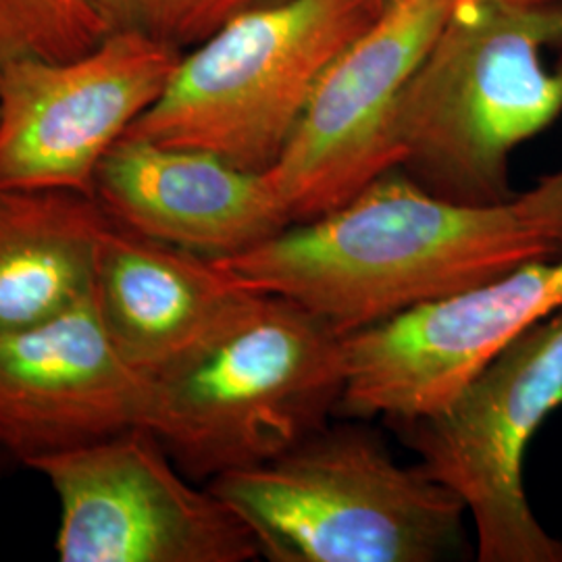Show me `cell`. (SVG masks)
<instances>
[{
  "label": "cell",
  "mask_w": 562,
  "mask_h": 562,
  "mask_svg": "<svg viewBox=\"0 0 562 562\" xmlns=\"http://www.w3.org/2000/svg\"><path fill=\"white\" fill-rule=\"evenodd\" d=\"M562 255V225L527 206L446 201L392 169L338 209L215 259L250 292L301 304L340 336Z\"/></svg>",
  "instance_id": "cell-1"
},
{
  "label": "cell",
  "mask_w": 562,
  "mask_h": 562,
  "mask_svg": "<svg viewBox=\"0 0 562 562\" xmlns=\"http://www.w3.org/2000/svg\"><path fill=\"white\" fill-rule=\"evenodd\" d=\"M562 115V0H459L396 111L398 167L446 201L503 204L510 155Z\"/></svg>",
  "instance_id": "cell-2"
},
{
  "label": "cell",
  "mask_w": 562,
  "mask_h": 562,
  "mask_svg": "<svg viewBox=\"0 0 562 562\" xmlns=\"http://www.w3.org/2000/svg\"><path fill=\"white\" fill-rule=\"evenodd\" d=\"M344 336L301 304L246 292L148 375L146 429L192 482L273 461L338 415Z\"/></svg>",
  "instance_id": "cell-3"
},
{
  "label": "cell",
  "mask_w": 562,
  "mask_h": 562,
  "mask_svg": "<svg viewBox=\"0 0 562 562\" xmlns=\"http://www.w3.org/2000/svg\"><path fill=\"white\" fill-rule=\"evenodd\" d=\"M206 485L271 562H440L464 542L461 498L357 423H327L278 459Z\"/></svg>",
  "instance_id": "cell-4"
},
{
  "label": "cell",
  "mask_w": 562,
  "mask_h": 562,
  "mask_svg": "<svg viewBox=\"0 0 562 562\" xmlns=\"http://www.w3.org/2000/svg\"><path fill=\"white\" fill-rule=\"evenodd\" d=\"M382 13L378 0H273L248 11L181 57L123 138L199 148L262 173L323 74Z\"/></svg>",
  "instance_id": "cell-5"
},
{
  "label": "cell",
  "mask_w": 562,
  "mask_h": 562,
  "mask_svg": "<svg viewBox=\"0 0 562 562\" xmlns=\"http://www.w3.org/2000/svg\"><path fill=\"white\" fill-rule=\"evenodd\" d=\"M562 408V308L510 341L440 408L392 422L429 477L461 498L480 562H562L525 494V454Z\"/></svg>",
  "instance_id": "cell-6"
},
{
  "label": "cell",
  "mask_w": 562,
  "mask_h": 562,
  "mask_svg": "<svg viewBox=\"0 0 562 562\" xmlns=\"http://www.w3.org/2000/svg\"><path fill=\"white\" fill-rule=\"evenodd\" d=\"M59 501L60 562H248L246 522L209 485L194 487L148 429L23 462Z\"/></svg>",
  "instance_id": "cell-7"
},
{
  "label": "cell",
  "mask_w": 562,
  "mask_h": 562,
  "mask_svg": "<svg viewBox=\"0 0 562 562\" xmlns=\"http://www.w3.org/2000/svg\"><path fill=\"white\" fill-rule=\"evenodd\" d=\"M183 53L138 32H111L76 59L0 69V188L94 196V176L132 123L161 99Z\"/></svg>",
  "instance_id": "cell-8"
},
{
  "label": "cell",
  "mask_w": 562,
  "mask_h": 562,
  "mask_svg": "<svg viewBox=\"0 0 562 562\" xmlns=\"http://www.w3.org/2000/svg\"><path fill=\"white\" fill-rule=\"evenodd\" d=\"M454 0H396L329 65L278 162L267 169L292 223L355 199L398 167L402 90Z\"/></svg>",
  "instance_id": "cell-9"
},
{
  "label": "cell",
  "mask_w": 562,
  "mask_h": 562,
  "mask_svg": "<svg viewBox=\"0 0 562 562\" xmlns=\"http://www.w3.org/2000/svg\"><path fill=\"white\" fill-rule=\"evenodd\" d=\"M562 308V255L344 336L346 419H413L450 401L527 329Z\"/></svg>",
  "instance_id": "cell-10"
},
{
  "label": "cell",
  "mask_w": 562,
  "mask_h": 562,
  "mask_svg": "<svg viewBox=\"0 0 562 562\" xmlns=\"http://www.w3.org/2000/svg\"><path fill=\"white\" fill-rule=\"evenodd\" d=\"M148 375L109 338L92 294L0 336V448L18 461L146 429Z\"/></svg>",
  "instance_id": "cell-11"
},
{
  "label": "cell",
  "mask_w": 562,
  "mask_h": 562,
  "mask_svg": "<svg viewBox=\"0 0 562 562\" xmlns=\"http://www.w3.org/2000/svg\"><path fill=\"white\" fill-rule=\"evenodd\" d=\"M94 196L113 222L206 259L238 255L292 225L265 171L138 138L106 153Z\"/></svg>",
  "instance_id": "cell-12"
},
{
  "label": "cell",
  "mask_w": 562,
  "mask_h": 562,
  "mask_svg": "<svg viewBox=\"0 0 562 562\" xmlns=\"http://www.w3.org/2000/svg\"><path fill=\"white\" fill-rule=\"evenodd\" d=\"M246 292L215 259L113 220L102 232L92 301L109 338L144 375L190 348Z\"/></svg>",
  "instance_id": "cell-13"
},
{
  "label": "cell",
  "mask_w": 562,
  "mask_h": 562,
  "mask_svg": "<svg viewBox=\"0 0 562 562\" xmlns=\"http://www.w3.org/2000/svg\"><path fill=\"white\" fill-rule=\"evenodd\" d=\"M109 223L92 194L0 188V336L92 294L97 248Z\"/></svg>",
  "instance_id": "cell-14"
},
{
  "label": "cell",
  "mask_w": 562,
  "mask_h": 562,
  "mask_svg": "<svg viewBox=\"0 0 562 562\" xmlns=\"http://www.w3.org/2000/svg\"><path fill=\"white\" fill-rule=\"evenodd\" d=\"M109 34L97 0H0V69L25 57L76 59Z\"/></svg>",
  "instance_id": "cell-15"
},
{
  "label": "cell",
  "mask_w": 562,
  "mask_h": 562,
  "mask_svg": "<svg viewBox=\"0 0 562 562\" xmlns=\"http://www.w3.org/2000/svg\"><path fill=\"white\" fill-rule=\"evenodd\" d=\"M109 32H138L180 53L273 0H97Z\"/></svg>",
  "instance_id": "cell-16"
},
{
  "label": "cell",
  "mask_w": 562,
  "mask_h": 562,
  "mask_svg": "<svg viewBox=\"0 0 562 562\" xmlns=\"http://www.w3.org/2000/svg\"><path fill=\"white\" fill-rule=\"evenodd\" d=\"M522 201L538 215L562 225V169L543 176L531 190L522 192Z\"/></svg>",
  "instance_id": "cell-17"
},
{
  "label": "cell",
  "mask_w": 562,
  "mask_h": 562,
  "mask_svg": "<svg viewBox=\"0 0 562 562\" xmlns=\"http://www.w3.org/2000/svg\"><path fill=\"white\" fill-rule=\"evenodd\" d=\"M394 2H396V0H378V4L382 7L383 11H385L390 4H394Z\"/></svg>",
  "instance_id": "cell-18"
},
{
  "label": "cell",
  "mask_w": 562,
  "mask_h": 562,
  "mask_svg": "<svg viewBox=\"0 0 562 562\" xmlns=\"http://www.w3.org/2000/svg\"><path fill=\"white\" fill-rule=\"evenodd\" d=\"M454 2H459V0H454Z\"/></svg>",
  "instance_id": "cell-19"
}]
</instances>
